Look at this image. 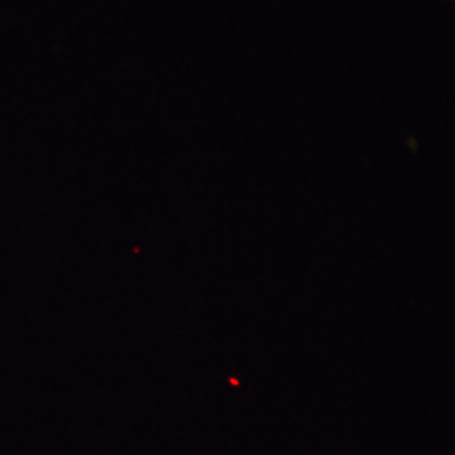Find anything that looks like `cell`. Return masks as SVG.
<instances>
[]
</instances>
